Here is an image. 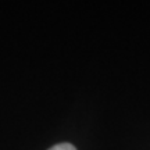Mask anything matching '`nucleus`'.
I'll list each match as a JSON object with an SVG mask.
<instances>
[{
    "instance_id": "obj_1",
    "label": "nucleus",
    "mask_w": 150,
    "mask_h": 150,
    "mask_svg": "<svg viewBox=\"0 0 150 150\" xmlns=\"http://www.w3.org/2000/svg\"><path fill=\"white\" fill-rule=\"evenodd\" d=\"M49 150H76L71 143H60V145H56L53 147H50Z\"/></svg>"
}]
</instances>
